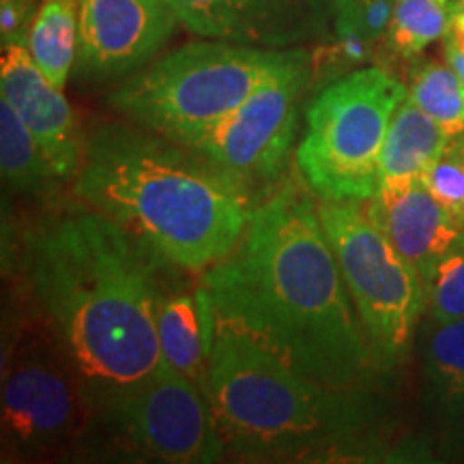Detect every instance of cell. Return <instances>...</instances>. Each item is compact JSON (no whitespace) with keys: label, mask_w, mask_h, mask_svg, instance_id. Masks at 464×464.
I'll list each match as a JSON object with an SVG mask.
<instances>
[{"label":"cell","mask_w":464,"mask_h":464,"mask_svg":"<svg viewBox=\"0 0 464 464\" xmlns=\"http://www.w3.org/2000/svg\"><path fill=\"white\" fill-rule=\"evenodd\" d=\"M307 191L288 181L260 202L239 243L202 271L198 297L299 374L363 390L379 365Z\"/></svg>","instance_id":"1"},{"label":"cell","mask_w":464,"mask_h":464,"mask_svg":"<svg viewBox=\"0 0 464 464\" xmlns=\"http://www.w3.org/2000/svg\"><path fill=\"white\" fill-rule=\"evenodd\" d=\"M161 263L140 237L84 202L24 232L26 284L92 409L164 363L158 335Z\"/></svg>","instance_id":"2"},{"label":"cell","mask_w":464,"mask_h":464,"mask_svg":"<svg viewBox=\"0 0 464 464\" xmlns=\"http://www.w3.org/2000/svg\"><path fill=\"white\" fill-rule=\"evenodd\" d=\"M73 194L194 274L239 243L258 207L243 179L133 123L100 125L84 138Z\"/></svg>","instance_id":"3"},{"label":"cell","mask_w":464,"mask_h":464,"mask_svg":"<svg viewBox=\"0 0 464 464\" xmlns=\"http://www.w3.org/2000/svg\"><path fill=\"white\" fill-rule=\"evenodd\" d=\"M200 305L207 327L205 396L226 454L335 460L353 448L368 421L363 390L307 379L249 335L216 321L202 299Z\"/></svg>","instance_id":"4"},{"label":"cell","mask_w":464,"mask_h":464,"mask_svg":"<svg viewBox=\"0 0 464 464\" xmlns=\"http://www.w3.org/2000/svg\"><path fill=\"white\" fill-rule=\"evenodd\" d=\"M293 50L218 39L183 45L130 75L112 91L110 103L133 125L189 147L239 108Z\"/></svg>","instance_id":"5"},{"label":"cell","mask_w":464,"mask_h":464,"mask_svg":"<svg viewBox=\"0 0 464 464\" xmlns=\"http://www.w3.org/2000/svg\"><path fill=\"white\" fill-rule=\"evenodd\" d=\"M409 89L382 67H363L318 92L305 112L297 168L321 202H365L379 188L387 130Z\"/></svg>","instance_id":"6"},{"label":"cell","mask_w":464,"mask_h":464,"mask_svg":"<svg viewBox=\"0 0 464 464\" xmlns=\"http://www.w3.org/2000/svg\"><path fill=\"white\" fill-rule=\"evenodd\" d=\"M318 213L376 365L402 362L428 301L426 282L374 224L365 202H321Z\"/></svg>","instance_id":"7"},{"label":"cell","mask_w":464,"mask_h":464,"mask_svg":"<svg viewBox=\"0 0 464 464\" xmlns=\"http://www.w3.org/2000/svg\"><path fill=\"white\" fill-rule=\"evenodd\" d=\"M95 413L82 381L48 327L24 334L5 355L3 439L20 454L61 451Z\"/></svg>","instance_id":"8"},{"label":"cell","mask_w":464,"mask_h":464,"mask_svg":"<svg viewBox=\"0 0 464 464\" xmlns=\"http://www.w3.org/2000/svg\"><path fill=\"white\" fill-rule=\"evenodd\" d=\"M310 80V56L295 48L282 67L269 73L219 123L189 144L196 153L246 183L282 172L297 131V103Z\"/></svg>","instance_id":"9"},{"label":"cell","mask_w":464,"mask_h":464,"mask_svg":"<svg viewBox=\"0 0 464 464\" xmlns=\"http://www.w3.org/2000/svg\"><path fill=\"white\" fill-rule=\"evenodd\" d=\"M136 450L164 462H213L226 454L205 392L166 362L102 406Z\"/></svg>","instance_id":"10"},{"label":"cell","mask_w":464,"mask_h":464,"mask_svg":"<svg viewBox=\"0 0 464 464\" xmlns=\"http://www.w3.org/2000/svg\"><path fill=\"white\" fill-rule=\"evenodd\" d=\"M177 24L166 0H80V72L100 80L136 72Z\"/></svg>","instance_id":"11"},{"label":"cell","mask_w":464,"mask_h":464,"mask_svg":"<svg viewBox=\"0 0 464 464\" xmlns=\"http://www.w3.org/2000/svg\"><path fill=\"white\" fill-rule=\"evenodd\" d=\"M0 91L37 138L58 177L73 181L82 164L86 136L75 125L73 110L63 91L33 61L26 39L3 44Z\"/></svg>","instance_id":"12"},{"label":"cell","mask_w":464,"mask_h":464,"mask_svg":"<svg viewBox=\"0 0 464 464\" xmlns=\"http://www.w3.org/2000/svg\"><path fill=\"white\" fill-rule=\"evenodd\" d=\"M365 208L426 284L440 258L464 243V222L434 198L421 177L379 185Z\"/></svg>","instance_id":"13"},{"label":"cell","mask_w":464,"mask_h":464,"mask_svg":"<svg viewBox=\"0 0 464 464\" xmlns=\"http://www.w3.org/2000/svg\"><path fill=\"white\" fill-rule=\"evenodd\" d=\"M189 33L218 42L282 48L314 24L307 0H166Z\"/></svg>","instance_id":"14"},{"label":"cell","mask_w":464,"mask_h":464,"mask_svg":"<svg viewBox=\"0 0 464 464\" xmlns=\"http://www.w3.org/2000/svg\"><path fill=\"white\" fill-rule=\"evenodd\" d=\"M450 142L451 138L443 127L406 95V100L393 112L382 142L379 185L423 177V172L439 160Z\"/></svg>","instance_id":"15"},{"label":"cell","mask_w":464,"mask_h":464,"mask_svg":"<svg viewBox=\"0 0 464 464\" xmlns=\"http://www.w3.org/2000/svg\"><path fill=\"white\" fill-rule=\"evenodd\" d=\"M158 335L166 362L205 392L207 327L198 293H161L158 301Z\"/></svg>","instance_id":"16"},{"label":"cell","mask_w":464,"mask_h":464,"mask_svg":"<svg viewBox=\"0 0 464 464\" xmlns=\"http://www.w3.org/2000/svg\"><path fill=\"white\" fill-rule=\"evenodd\" d=\"M26 45L37 67L65 89L80 45V0H44L34 11Z\"/></svg>","instance_id":"17"},{"label":"cell","mask_w":464,"mask_h":464,"mask_svg":"<svg viewBox=\"0 0 464 464\" xmlns=\"http://www.w3.org/2000/svg\"><path fill=\"white\" fill-rule=\"evenodd\" d=\"M0 172H3L5 188L20 194L48 191L56 181H63L44 155L37 138L3 97H0Z\"/></svg>","instance_id":"18"},{"label":"cell","mask_w":464,"mask_h":464,"mask_svg":"<svg viewBox=\"0 0 464 464\" xmlns=\"http://www.w3.org/2000/svg\"><path fill=\"white\" fill-rule=\"evenodd\" d=\"M423 374L434 404L451 421H464V318L434 323L423 351Z\"/></svg>","instance_id":"19"},{"label":"cell","mask_w":464,"mask_h":464,"mask_svg":"<svg viewBox=\"0 0 464 464\" xmlns=\"http://www.w3.org/2000/svg\"><path fill=\"white\" fill-rule=\"evenodd\" d=\"M454 5L450 0H396L387 44L396 54L411 58L445 39Z\"/></svg>","instance_id":"20"},{"label":"cell","mask_w":464,"mask_h":464,"mask_svg":"<svg viewBox=\"0 0 464 464\" xmlns=\"http://www.w3.org/2000/svg\"><path fill=\"white\" fill-rule=\"evenodd\" d=\"M409 97L443 127L451 140L464 136V82L450 65H421L411 78Z\"/></svg>","instance_id":"21"},{"label":"cell","mask_w":464,"mask_h":464,"mask_svg":"<svg viewBox=\"0 0 464 464\" xmlns=\"http://www.w3.org/2000/svg\"><path fill=\"white\" fill-rule=\"evenodd\" d=\"M426 299L432 323H454L464 318V243L440 258L426 284Z\"/></svg>","instance_id":"22"},{"label":"cell","mask_w":464,"mask_h":464,"mask_svg":"<svg viewBox=\"0 0 464 464\" xmlns=\"http://www.w3.org/2000/svg\"><path fill=\"white\" fill-rule=\"evenodd\" d=\"M421 179L434 198L464 222V136L454 138Z\"/></svg>","instance_id":"23"},{"label":"cell","mask_w":464,"mask_h":464,"mask_svg":"<svg viewBox=\"0 0 464 464\" xmlns=\"http://www.w3.org/2000/svg\"><path fill=\"white\" fill-rule=\"evenodd\" d=\"M393 5H396V0H365L353 14L335 17V31L351 28V31L362 33L372 44L385 39L392 26Z\"/></svg>","instance_id":"24"},{"label":"cell","mask_w":464,"mask_h":464,"mask_svg":"<svg viewBox=\"0 0 464 464\" xmlns=\"http://www.w3.org/2000/svg\"><path fill=\"white\" fill-rule=\"evenodd\" d=\"M34 0H5L0 5V34L3 44L26 39L33 22Z\"/></svg>","instance_id":"25"},{"label":"cell","mask_w":464,"mask_h":464,"mask_svg":"<svg viewBox=\"0 0 464 464\" xmlns=\"http://www.w3.org/2000/svg\"><path fill=\"white\" fill-rule=\"evenodd\" d=\"M445 45L464 52V11L454 5V15H451L450 31L445 34Z\"/></svg>","instance_id":"26"},{"label":"cell","mask_w":464,"mask_h":464,"mask_svg":"<svg viewBox=\"0 0 464 464\" xmlns=\"http://www.w3.org/2000/svg\"><path fill=\"white\" fill-rule=\"evenodd\" d=\"M310 5L312 17H314V26L324 28L329 22H334L335 15V0H307Z\"/></svg>","instance_id":"27"},{"label":"cell","mask_w":464,"mask_h":464,"mask_svg":"<svg viewBox=\"0 0 464 464\" xmlns=\"http://www.w3.org/2000/svg\"><path fill=\"white\" fill-rule=\"evenodd\" d=\"M445 58H448V65L460 75V80L464 82V52L451 48V45H445Z\"/></svg>","instance_id":"28"},{"label":"cell","mask_w":464,"mask_h":464,"mask_svg":"<svg viewBox=\"0 0 464 464\" xmlns=\"http://www.w3.org/2000/svg\"><path fill=\"white\" fill-rule=\"evenodd\" d=\"M362 3H365V0H335V15H334V22H335V17H342V15L353 14V11H355Z\"/></svg>","instance_id":"29"},{"label":"cell","mask_w":464,"mask_h":464,"mask_svg":"<svg viewBox=\"0 0 464 464\" xmlns=\"http://www.w3.org/2000/svg\"><path fill=\"white\" fill-rule=\"evenodd\" d=\"M456 7H460V9L464 11V0H458V3H456Z\"/></svg>","instance_id":"30"},{"label":"cell","mask_w":464,"mask_h":464,"mask_svg":"<svg viewBox=\"0 0 464 464\" xmlns=\"http://www.w3.org/2000/svg\"><path fill=\"white\" fill-rule=\"evenodd\" d=\"M3 3H5V0H3Z\"/></svg>","instance_id":"31"}]
</instances>
